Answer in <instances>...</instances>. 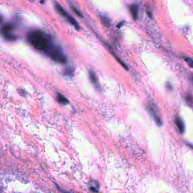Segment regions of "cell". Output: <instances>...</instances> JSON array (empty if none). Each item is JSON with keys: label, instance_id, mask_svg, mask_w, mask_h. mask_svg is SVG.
Instances as JSON below:
<instances>
[{"label": "cell", "instance_id": "4", "mask_svg": "<svg viewBox=\"0 0 193 193\" xmlns=\"http://www.w3.org/2000/svg\"><path fill=\"white\" fill-rule=\"evenodd\" d=\"M147 109L149 113L153 117L156 124L159 126H162L163 122L158 111V107H156V104H155L152 102L149 103L147 105Z\"/></svg>", "mask_w": 193, "mask_h": 193}, {"label": "cell", "instance_id": "12", "mask_svg": "<svg viewBox=\"0 0 193 193\" xmlns=\"http://www.w3.org/2000/svg\"><path fill=\"white\" fill-rule=\"evenodd\" d=\"M73 9L74 11L76 13L77 15H78V16H81V17H82V16L81 15V13L79 11H78V10H77L76 9L74 8V7H73Z\"/></svg>", "mask_w": 193, "mask_h": 193}, {"label": "cell", "instance_id": "6", "mask_svg": "<svg viewBox=\"0 0 193 193\" xmlns=\"http://www.w3.org/2000/svg\"><path fill=\"white\" fill-rule=\"evenodd\" d=\"M175 122L177 125V126L178 127L179 132L181 134H183L185 132V125L183 120L180 117H176L175 120Z\"/></svg>", "mask_w": 193, "mask_h": 193}, {"label": "cell", "instance_id": "5", "mask_svg": "<svg viewBox=\"0 0 193 193\" xmlns=\"http://www.w3.org/2000/svg\"><path fill=\"white\" fill-rule=\"evenodd\" d=\"M14 29V26L12 24H6L1 28V33L7 40L14 41L16 36L11 34V31Z\"/></svg>", "mask_w": 193, "mask_h": 193}, {"label": "cell", "instance_id": "8", "mask_svg": "<svg viewBox=\"0 0 193 193\" xmlns=\"http://www.w3.org/2000/svg\"><path fill=\"white\" fill-rule=\"evenodd\" d=\"M130 13L132 15L133 19L137 20L138 16V7L137 5L132 4L130 6Z\"/></svg>", "mask_w": 193, "mask_h": 193}, {"label": "cell", "instance_id": "13", "mask_svg": "<svg viewBox=\"0 0 193 193\" xmlns=\"http://www.w3.org/2000/svg\"><path fill=\"white\" fill-rule=\"evenodd\" d=\"M2 18L1 15H0V23L2 22Z\"/></svg>", "mask_w": 193, "mask_h": 193}, {"label": "cell", "instance_id": "2", "mask_svg": "<svg viewBox=\"0 0 193 193\" xmlns=\"http://www.w3.org/2000/svg\"><path fill=\"white\" fill-rule=\"evenodd\" d=\"M52 60L60 64H65L67 62V58L61 48L53 44L46 52Z\"/></svg>", "mask_w": 193, "mask_h": 193}, {"label": "cell", "instance_id": "10", "mask_svg": "<svg viewBox=\"0 0 193 193\" xmlns=\"http://www.w3.org/2000/svg\"><path fill=\"white\" fill-rule=\"evenodd\" d=\"M102 23H103V25L108 27L110 25V21L108 19V18H105V17H102Z\"/></svg>", "mask_w": 193, "mask_h": 193}, {"label": "cell", "instance_id": "3", "mask_svg": "<svg viewBox=\"0 0 193 193\" xmlns=\"http://www.w3.org/2000/svg\"><path fill=\"white\" fill-rule=\"evenodd\" d=\"M55 8H56V10L58 11V13L60 14V15L63 16L64 18H65L68 22H69L70 24H71V25L74 27V28L76 29V30H79L80 29V26L79 25L78 23L76 22V20L71 16L70 15L66 10H65L62 6L61 5H60L59 4L56 3L55 4Z\"/></svg>", "mask_w": 193, "mask_h": 193}, {"label": "cell", "instance_id": "9", "mask_svg": "<svg viewBox=\"0 0 193 193\" xmlns=\"http://www.w3.org/2000/svg\"><path fill=\"white\" fill-rule=\"evenodd\" d=\"M57 99L58 102L63 105H66L69 103V100L66 99L65 97L64 96L62 95H61L60 93L57 94Z\"/></svg>", "mask_w": 193, "mask_h": 193}, {"label": "cell", "instance_id": "7", "mask_svg": "<svg viewBox=\"0 0 193 193\" xmlns=\"http://www.w3.org/2000/svg\"><path fill=\"white\" fill-rule=\"evenodd\" d=\"M89 76L92 84L94 85L96 87V88H98V90L100 89V87H99V85H98L97 79L95 73L92 71H89Z\"/></svg>", "mask_w": 193, "mask_h": 193}, {"label": "cell", "instance_id": "11", "mask_svg": "<svg viewBox=\"0 0 193 193\" xmlns=\"http://www.w3.org/2000/svg\"><path fill=\"white\" fill-rule=\"evenodd\" d=\"M185 60L188 62L189 65L190 66V67H193V62L192 59L190 58H185Z\"/></svg>", "mask_w": 193, "mask_h": 193}, {"label": "cell", "instance_id": "1", "mask_svg": "<svg viewBox=\"0 0 193 193\" xmlns=\"http://www.w3.org/2000/svg\"><path fill=\"white\" fill-rule=\"evenodd\" d=\"M27 39L28 42L36 49L46 53L53 44L50 42L49 37L44 32L35 30L28 32Z\"/></svg>", "mask_w": 193, "mask_h": 193}]
</instances>
